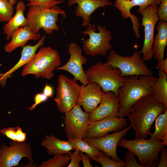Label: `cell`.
Here are the masks:
<instances>
[{"label":"cell","instance_id":"cell-1","mask_svg":"<svg viewBox=\"0 0 167 167\" xmlns=\"http://www.w3.org/2000/svg\"><path fill=\"white\" fill-rule=\"evenodd\" d=\"M167 109L152 95L145 96L133 105L127 116L135 132V139H144L152 133L151 128L157 117Z\"/></svg>","mask_w":167,"mask_h":167},{"label":"cell","instance_id":"cell-2","mask_svg":"<svg viewBox=\"0 0 167 167\" xmlns=\"http://www.w3.org/2000/svg\"><path fill=\"white\" fill-rule=\"evenodd\" d=\"M157 79V78L152 75L126 77L124 84L118 90L119 118L127 116L136 102L145 96L152 95V87Z\"/></svg>","mask_w":167,"mask_h":167},{"label":"cell","instance_id":"cell-3","mask_svg":"<svg viewBox=\"0 0 167 167\" xmlns=\"http://www.w3.org/2000/svg\"><path fill=\"white\" fill-rule=\"evenodd\" d=\"M61 63L58 51L50 46L41 47L33 58L24 66L21 75H34L35 78L41 77L47 79H51L54 76L53 73Z\"/></svg>","mask_w":167,"mask_h":167},{"label":"cell","instance_id":"cell-4","mask_svg":"<svg viewBox=\"0 0 167 167\" xmlns=\"http://www.w3.org/2000/svg\"><path fill=\"white\" fill-rule=\"evenodd\" d=\"M89 83H95L103 91L113 92L118 96V90L124 84L126 77L122 75L117 68L98 61L85 71Z\"/></svg>","mask_w":167,"mask_h":167},{"label":"cell","instance_id":"cell-5","mask_svg":"<svg viewBox=\"0 0 167 167\" xmlns=\"http://www.w3.org/2000/svg\"><path fill=\"white\" fill-rule=\"evenodd\" d=\"M118 145L130 150L139 158L143 167H154L158 164V154L165 146L160 140L150 139L130 140L122 138Z\"/></svg>","mask_w":167,"mask_h":167},{"label":"cell","instance_id":"cell-6","mask_svg":"<svg viewBox=\"0 0 167 167\" xmlns=\"http://www.w3.org/2000/svg\"><path fill=\"white\" fill-rule=\"evenodd\" d=\"M59 14L65 17L66 13L56 5L50 9L30 6L27 14V26L36 33H39L42 28L46 34L50 35L54 31L59 30L57 24Z\"/></svg>","mask_w":167,"mask_h":167},{"label":"cell","instance_id":"cell-7","mask_svg":"<svg viewBox=\"0 0 167 167\" xmlns=\"http://www.w3.org/2000/svg\"><path fill=\"white\" fill-rule=\"evenodd\" d=\"M139 52L136 51L130 56H123L112 49L107 58L106 64L118 68L124 77L137 75L148 76L152 72L144 62Z\"/></svg>","mask_w":167,"mask_h":167},{"label":"cell","instance_id":"cell-8","mask_svg":"<svg viewBox=\"0 0 167 167\" xmlns=\"http://www.w3.org/2000/svg\"><path fill=\"white\" fill-rule=\"evenodd\" d=\"M98 32H96L95 25L90 24L85 30L82 32L84 35L89 37L83 41V48L86 54L91 57L97 55L105 56L112 49L110 44L112 39L111 32L106 27L97 25Z\"/></svg>","mask_w":167,"mask_h":167},{"label":"cell","instance_id":"cell-9","mask_svg":"<svg viewBox=\"0 0 167 167\" xmlns=\"http://www.w3.org/2000/svg\"><path fill=\"white\" fill-rule=\"evenodd\" d=\"M54 101L59 111L65 113L76 104L80 85L74 79L62 75L59 76Z\"/></svg>","mask_w":167,"mask_h":167},{"label":"cell","instance_id":"cell-10","mask_svg":"<svg viewBox=\"0 0 167 167\" xmlns=\"http://www.w3.org/2000/svg\"><path fill=\"white\" fill-rule=\"evenodd\" d=\"M65 114V131L68 139L86 138L90 122L89 113L84 112L81 106L76 104Z\"/></svg>","mask_w":167,"mask_h":167},{"label":"cell","instance_id":"cell-11","mask_svg":"<svg viewBox=\"0 0 167 167\" xmlns=\"http://www.w3.org/2000/svg\"><path fill=\"white\" fill-rule=\"evenodd\" d=\"M158 5L152 4L144 9L138 11L143 16L142 23L139 25L144 27V39L143 47L139 52L142 54L144 61L151 60L153 56L152 49L154 30L156 22L159 20L157 15Z\"/></svg>","mask_w":167,"mask_h":167},{"label":"cell","instance_id":"cell-12","mask_svg":"<svg viewBox=\"0 0 167 167\" xmlns=\"http://www.w3.org/2000/svg\"><path fill=\"white\" fill-rule=\"evenodd\" d=\"M27 157L29 160L28 165L32 166L33 162L31 146L24 142L13 141L10 146L5 143L1 145L0 167H12L18 165L21 159Z\"/></svg>","mask_w":167,"mask_h":167},{"label":"cell","instance_id":"cell-13","mask_svg":"<svg viewBox=\"0 0 167 167\" xmlns=\"http://www.w3.org/2000/svg\"><path fill=\"white\" fill-rule=\"evenodd\" d=\"M82 49L75 42L68 45V52L70 54L68 62L64 65L57 67L55 70L66 71L74 76L73 79L85 85L89 83L83 65L86 64L87 58L82 55Z\"/></svg>","mask_w":167,"mask_h":167},{"label":"cell","instance_id":"cell-14","mask_svg":"<svg viewBox=\"0 0 167 167\" xmlns=\"http://www.w3.org/2000/svg\"><path fill=\"white\" fill-rule=\"evenodd\" d=\"M132 128L130 125L120 131H116L111 134H108L103 137L92 138H85L83 139L103 152L106 156L111 157L113 160L122 162L123 161L120 159L117 155V147L120 140L126 135L128 131Z\"/></svg>","mask_w":167,"mask_h":167},{"label":"cell","instance_id":"cell-15","mask_svg":"<svg viewBox=\"0 0 167 167\" xmlns=\"http://www.w3.org/2000/svg\"><path fill=\"white\" fill-rule=\"evenodd\" d=\"M127 125V122L125 119L119 117H108L90 121L86 138H92L103 137L110 132L123 129Z\"/></svg>","mask_w":167,"mask_h":167},{"label":"cell","instance_id":"cell-16","mask_svg":"<svg viewBox=\"0 0 167 167\" xmlns=\"http://www.w3.org/2000/svg\"><path fill=\"white\" fill-rule=\"evenodd\" d=\"M100 105L89 113L90 121L108 117H119L120 102L118 96L109 91L103 95Z\"/></svg>","mask_w":167,"mask_h":167},{"label":"cell","instance_id":"cell-17","mask_svg":"<svg viewBox=\"0 0 167 167\" xmlns=\"http://www.w3.org/2000/svg\"><path fill=\"white\" fill-rule=\"evenodd\" d=\"M104 93L96 83L82 85H80L76 104L82 106L85 112L90 113L100 103Z\"/></svg>","mask_w":167,"mask_h":167},{"label":"cell","instance_id":"cell-18","mask_svg":"<svg viewBox=\"0 0 167 167\" xmlns=\"http://www.w3.org/2000/svg\"><path fill=\"white\" fill-rule=\"evenodd\" d=\"M68 6L77 4L75 15L82 17L83 21V27L87 26L90 24L91 14L100 7H105L106 6L113 5L109 0H68Z\"/></svg>","mask_w":167,"mask_h":167},{"label":"cell","instance_id":"cell-19","mask_svg":"<svg viewBox=\"0 0 167 167\" xmlns=\"http://www.w3.org/2000/svg\"><path fill=\"white\" fill-rule=\"evenodd\" d=\"M161 0H115L114 6L119 10L122 16L125 19L130 18L133 23L132 28H139V24L137 17L131 12V10L134 6H138V11L144 9L152 4L158 5Z\"/></svg>","mask_w":167,"mask_h":167},{"label":"cell","instance_id":"cell-20","mask_svg":"<svg viewBox=\"0 0 167 167\" xmlns=\"http://www.w3.org/2000/svg\"><path fill=\"white\" fill-rule=\"evenodd\" d=\"M45 36H43L35 45H28L23 47L21 57L19 61L10 69L4 73L0 72V86H5L7 79L11 77L12 74L28 63L36 54L38 49L44 45Z\"/></svg>","mask_w":167,"mask_h":167},{"label":"cell","instance_id":"cell-21","mask_svg":"<svg viewBox=\"0 0 167 167\" xmlns=\"http://www.w3.org/2000/svg\"><path fill=\"white\" fill-rule=\"evenodd\" d=\"M41 38V34L32 31L28 26L15 30L11 37V41L4 46L5 51L10 53L19 47L25 45L29 40L36 41Z\"/></svg>","mask_w":167,"mask_h":167},{"label":"cell","instance_id":"cell-22","mask_svg":"<svg viewBox=\"0 0 167 167\" xmlns=\"http://www.w3.org/2000/svg\"><path fill=\"white\" fill-rule=\"evenodd\" d=\"M41 145L46 149L48 154L50 155L55 154H69L73 150L71 144L68 141L61 140L53 135H46L42 141Z\"/></svg>","mask_w":167,"mask_h":167},{"label":"cell","instance_id":"cell-23","mask_svg":"<svg viewBox=\"0 0 167 167\" xmlns=\"http://www.w3.org/2000/svg\"><path fill=\"white\" fill-rule=\"evenodd\" d=\"M25 8L24 3L21 0L18 2L15 7L16 12L15 15L3 26V32L6 36L7 40L11 39V35L15 30L27 25L28 20L24 15Z\"/></svg>","mask_w":167,"mask_h":167},{"label":"cell","instance_id":"cell-24","mask_svg":"<svg viewBox=\"0 0 167 167\" xmlns=\"http://www.w3.org/2000/svg\"><path fill=\"white\" fill-rule=\"evenodd\" d=\"M157 33L154 38L152 52L158 61L164 59L165 49L167 45V23L159 20L156 27Z\"/></svg>","mask_w":167,"mask_h":167},{"label":"cell","instance_id":"cell-25","mask_svg":"<svg viewBox=\"0 0 167 167\" xmlns=\"http://www.w3.org/2000/svg\"><path fill=\"white\" fill-rule=\"evenodd\" d=\"M167 74L159 69L158 77L152 87V95L158 102L167 106Z\"/></svg>","mask_w":167,"mask_h":167},{"label":"cell","instance_id":"cell-26","mask_svg":"<svg viewBox=\"0 0 167 167\" xmlns=\"http://www.w3.org/2000/svg\"><path fill=\"white\" fill-rule=\"evenodd\" d=\"M155 130L150 135V139L162 141L163 144L167 145V109L160 114L156 119Z\"/></svg>","mask_w":167,"mask_h":167},{"label":"cell","instance_id":"cell-27","mask_svg":"<svg viewBox=\"0 0 167 167\" xmlns=\"http://www.w3.org/2000/svg\"><path fill=\"white\" fill-rule=\"evenodd\" d=\"M68 140L71 143L73 148L74 150L87 154L90 158L97 156L99 151L94 146L87 143L83 139L70 138Z\"/></svg>","mask_w":167,"mask_h":167},{"label":"cell","instance_id":"cell-28","mask_svg":"<svg viewBox=\"0 0 167 167\" xmlns=\"http://www.w3.org/2000/svg\"><path fill=\"white\" fill-rule=\"evenodd\" d=\"M1 136L5 135L13 141L24 142L26 139V134L23 132L19 126L15 128L9 127L4 128L0 131Z\"/></svg>","mask_w":167,"mask_h":167},{"label":"cell","instance_id":"cell-29","mask_svg":"<svg viewBox=\"0 0 167 167\" xmlns=\"http://www.w3.org/2000/svg\"><path fill=\"white\" fill-rule=\"evenodd\" d=\"M54 157L43 161L39 167H63L67 165L70 160V155L65 156L61 154H55Z\"/></svg>","mask_w":167,"mask_h":167},{"label":"cell","instance_id":"cell-30","mask_svg":"<svg viewBox=\"0 0 167 167\" xmlns=\"http://www.w3.org/2000/svg\"><path fill=\"white\" fill-rule=\"evenodd\" d=\"M90 159L97 162L102 167H123L125 162H119L113 160L105 155L102 152L99 151L97 156L90 158Z\"/></svg>","mask_w":167,"mask_h":167},{"label":"cell","instance_id":"cell-31","mask_svg":"<svg viewBox=\"0 0 167 167\" xmlns=\"http://www.w3.org/2000/svg\"><path fill=\"white\" fill-rule=\"evenodd\" d=\"M14 13L13 5L8 0H0V22H8Z\"/></svg>","mask_w":167,"mask_h":167},{"label":"cell","instance_id":"cell-32","mask_svg":"<svg viewBox=\"0 0 167 167\" xmlns=\"http://www.w3.org/2000/svg\"><path fill=\"white\" fill-rule=\"evenodd\" d=\"M29 2L27 6L36 5L43 8L50 9L57 4L62 3L65 0H26Z\"/></svg>","mask_w":167,"mask_h":167},{"label":"cell","instance_id":"cell-33","mask_svg":"<svg viewBox=\"0 0 167 167\" xmlns=\"http://www.w3.org/2000/svg\"><path fill=\"white\" fill-rule=\"evenodd\" d=\"M125 158V167H143L137 162L135 154L129 150H128L126 152Z\"/></svg>","mask_w":167,"mask_h":167},{"label":"cell","instance_id":"cell-34","mask_svg":"<svg viewBox=\"0 0 167 167\" xmlns=\"http://www.w3.org/2000/svg\"><path fill=\"white\" fill-rule=\"evenodd\" d=\"M157 11L159 20L167 21V0H161Z\"/></svg>","mask_w":167,"mask_h":167},{"label":"cell","instance_id":"cell-35","mask_svg":"<svg viewBox=\"0 0 167 167\" xmlns=\"http://www.w3.org/2000/svg\"><path fill=\"white\" fill-rule=\"evenodd\" d=\"M70 162L67 167H79V163L81 161L79 152L74 150L72 153L70 155Z\"/></svg>","mask_w":167,"mask_h":167},{"label":"cell","instance_id":"cell-36","mask_svg":"<svg viewBox=\"0 0 167 167\" xmlns=\"http://www.w3.org/2000/svg\"><path fill=\"white\" fill-rule=\"evenodd\" d=\"M48 97L44 93H38L34 97V103L31 106L28 108L29 111H32L35 109L36 107L41 103L46 101L48 99Z\"/></svg>","mask_w":167,"mask_h":167},{"label":"cell","instance_id":"cell-37","mask_svg":"<svg viewBox=\"0 0 167 167\" xmlns=\"http://www.w3.org/2000/svg\"><path fill=\"white\" fill-rule=\"evenodd\" d=\"M161 160L158 163V167H167V150L165 147L161 150Z\"/></svg>","mask_w":167,"mask_h":167},{"label":"cell","instance_id":"cell-38","mask_svg":"<svg viewBox=\"0 0 167 167\" xmlns=\"http://www.w3.org/2000/svg\"><path fill=\"white\" fill-rule=\"evenodd\" d=\"M81 161H82L83 166L84 167H92L90 161V157L87 154H84L82 152H79Z\"/></svg>","mask_w":167,"mask_h":167},{"label":"cell","instance_id":"cell-39","mask_svg":"<svg viewBox=\"0 0 167 167\" xmlns=\"http://www.w3.org/2000/svg\"><path fill=\"white\" fill-rule=\"evenodd\" d=\"M156 68L161 70L167 74V58L158 61Z\"/></svg>","mask_w":167,"mask_h":167},{"label":"cell","instance_id":"cell-40","mask_svg":"<svg viewBox=\"0 0 167 167\" xmlns=\"http://www.w3.org/2000/svg\"><path fill=\"white\" fill-rule=\"evenodd\" d=\"M43 93L48 97H52L54 93L52 87L46 84L44 88Z\"/></svg>","mask_w":167,"mask_h":167},{"label":"cell","instance_id":"cell-41","mask_svg":"<svg viewBox=\"0 0 167 167\" xmlns=\"http://www.w3.org/2000/svg\"><path fill=\"white\" fill-rule=\"evenodd\" d=\"M13 5H15L17 2L16 0H8Z\"/></svg>","mask_w":167,"mask_h":167},{"label":"cell","instance_id":"cell-42","mask_svg":"<svg viewBox=\"0 0 167 167\" xmlns=\"http://www.w3.org/2000/svg\"></svg>","mask_w":167,"mask_h":167}]
</instances>
